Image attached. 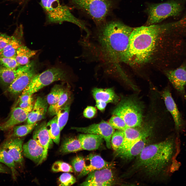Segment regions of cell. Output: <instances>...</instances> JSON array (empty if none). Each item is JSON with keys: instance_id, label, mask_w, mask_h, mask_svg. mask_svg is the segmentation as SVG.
Here are the masks:
<instances>
[{"instance_id": "obj_1", "label": "cell", "mask_w": 186, "mask_h": 186, "mask_svg": "<svg viewBox=\"0 0 186 186\" xmlns=\"http://www.w3.org/2000/svg\"><path fill=\"white\" fill-rule=\"evenodd\" d=\"M177 26L175 21L134 28L123 62L137 66L150 62L158 50L160 43L163 41L162 38L172 33Z\"/></svg>"}, {"instance_id": "obj_2", "label": "cell", "mask_w": 186, "mask_h": 186, "mask_svg": "<svg viewBox=\"0 0 186 186\" xmlns=\"http://www.w3.org/2000/svg\"><path fill=\"white\" fill-rule=\"evenodd\" d=\"M96 35L98 48L105 61L116 66L123 62L134 28L120 22L112 21L99 26Z\"/></svg>"}, {"instance_id": "obj_3", "label": "cell", "mask_w": 186, "mask_h": 186, "mask_svg": "<svg viewBox=\"0 0 186 186\" xmlns=\"http://www.w3.org/2000/svg\"><path fill=\"white\" fill-rule=\"evenodd\" d=\"M179 136L145 146L138 156L135 167L151 176L157 175L171 164L179 167L176 158L179 151Z\"/></svg>"}, {"instance_id": "obj_4", "label": "cell", "mask_w": 186, "mask_h": 186, "mask_svg": "<svg viewBox=\"0 0 186 186\" xmlns=\"http://www.w3.org/2000/svg\"><path fill=\"white\" fill-rule=\"evenodd\" d=\"M40 3L46 13L48 23H72L84 30L87 33V37L89 36V31L84 23L75 17L68 7L61 4L59 0H40Z\"/></svg>"}, {"instance_id": "obj_5", "label": "cell", "mask_w": 186, "mask_h": 186, "mask_svg": "<svg viewBox=\"0 0 186 186\" xmlns=\"http://www.w3.org/2000/svg\"><path fill=\"white\" fill-rule=\"evenodd\" d=\"M186 0H169L150 5L147 9L149 26L160 22L170 17H177L184 9Z\"/></svg>"}, {"instance_id": "obj_6", "label": "cell", "mask_w": 186, "mask_h": 186, "mask_svg": "<svg viewBox=\"0 0 186 186\" xmlns=\"http://www.w3.org/2000/svg\"><path fill=\"white\" fill-rule=\"evenodd\" d=\"M143 106L136 99L130 98L122 99L112 112L122 118L129 127L141 126L143 120Z\"/></svg>"}, {"instance_id": "obj_7", "label": "cell", "mask_w": 186, "mask_h": 186, "mask_svg": "<svg viewBox=\"0 0 186 186\" xmlns=\"http://www.w3.org/2000/svg\"><path fill=\"white\" fill-rule=\"evenodd\" d=\"M73 5L88 14L97 25L103 23L113 7L111 0H71Z\"/></svg>"}, {"instance_id": "obj_8", "label": "cell", "mask_w": 186, "mask_h": 186, "mask_svg": "<svg viewBox=\"0 0 186 186\" xmlns=\"http://www.w3.org/2000/svg\"><path fill=\"white\" fill-rule=\"evenodd\" d=\"M67 78L66 73L62 69L56 67L49 69L40 73L36 74L22 94L32 95L53 82L66 81Z\"/></svg>"}, {"instance_id": "obj_9", "label": "cell", "mask_w": 186, "mask_h": 186, "mask_svg": "<svg viewBox=\"0 0 186 186\" xmlns=\"http://www.w3.org/2000/svg\"><path fill=\"white\" fill-rule=\"evenodd\" d=\"M33 62H29L17 69L18 75L5 91L10 98L16 97L27 88L33 77L36 74Z\"/></svg>"}, {"instance_id": "obj_10", "label": "cell", "mask_w": 186, "mask_h": 186, "mask_svg": "<svg viewBox=\"0 0 186 186\" xmlns=\"http://www.w3.org/2000/svg\"><path fill=\"white\" fill-rule=\"evenodd\" d=\"M161 95L166 108L173 118L176 133L179 136V134L184 129L186 126V122L179 110L172 97L169 88L167 87L164 89L162 92Z\"/></svg>"}, {"instance_id": "obj_11", "label": "cell", "mask_w": 186, "mask_h": 186, "mask_svg": "<svg viewBox=\"0 0 186 186\" xmlns=\"http://www.w3.org/2000/svg\"><path fill=\"white\" fill-rule=\"evenodd\" d=\"M71 129L83 133L100 135L104 138L107 148L110 149L111 147V140L115 131V129L106 121L103 120L98 123L93 124L87 127H72Z\"/></svg>"}, {"instance_id": "obj_12", "label": "cell", "mask_w": 186, "mask_h": 186, "mask_svg": "<svg viewBox=\"0 0 186 186\" xmlns=\"http://www.w3.org/2000/svg\"><path fill=\"white\" fill-rule=\"evenodd\" d=\"M112 168H106L89 173L81 186H110L114 184V176Z\"/></svg>"}, {"instance_id": "obj_13", "label": "cell", "mask_w": 186, "mask_h": 186, "mask_svg": "<svg viewBox=\"0 0 186 186\" xmlns=\"http://www.w3.org/2000/svg\"><path fill=\"white\" fill-rule=\"evenodd\" d=\"M165 73L178 93L186 100V60L177 68L167 70Z\"/></svg>"}, {"instance_id": "obj_14", "label": "cell", "mask_w": 186, "mask_h": 186, "mask_svg": "<svg viewBox=\"0 0 186 186\" xmlns=\"http://www.w3.org/2000/svg\"><path fill=\"white\" fill-rule=\"evenodd\" d=\"M152 128L151 125L148 124L136 127H128L123 131L125 137L123 146L129 149L142 138H147L151 134Z\"/></svg>"}, {"instance_id": "obj_15", "label": "cell", "mask_w": 186, "mask_h": 186, "mask_svg": "<svg viewBox=\"0 0 186 186\" xmlns=\"http://www.w3.org/2000/svg\"><path fill=\"white\" fill-rule=\"evenodd\" d=\"M23 139L21 137H9L0 145V147L5 150L12 157L16 165H22Z\"/></svg>"}, {"instance_id": "obj_16", "label": "cell", "mask_w": 186, "mask_h": 186, "mask_svg": "<svg viewBox=\"0 0 186 186\" xmlns=\"http://www.w3.org/2000/svg\"><path fill=\"white\" fill-rule=\"evenodd\" d=\"M33 106L32 104L25 108L18 106L12 107L9 118L0 124V131H7L17 125L26 121Z\"/></svg>"}, {"instance_id": "obj_17", "label": "cell", "mask_w": 186, "mask_h": 186, "mask_svg": "<svg viewBox=\"0 0 186 186\" xmlns=\"http://www.w3.org/2000/svg\"><path fill=\"white\" fill-rule=\"evenodd\" d=\"M23 154L26 157L38 165L41 163L44 154V148L34 139H31L23 145Z\"/></svg>"}, {"instance_id": "obj_18", "label": "cell", "mask_w": 186, "mask_h": 186, "mask_svg": "<svg viewBox=\"0 0 186 186\" xmlns=\"http://www.w3.org/2000/svg\"><path fill=\"white\" fill-rule=\"evenodd\" d=\"M46 124L45 121H43L38 125L35 127L33 134V139L44 149L42 161L47 157L48 149L52 141L46 128Z\"/></svg>"}, {"instance_id": "obj_19", "label": "cell", "mask_w": 186, "mask_h": 186, "mask_svg": "<svg viewBox=\"0 0 186 186\" xmlns=\"http://www.w3.org/2000/svg\"><path fill=\"white\" fill-rule=\"evenodd\" d=\"M89 164L86 165L82 171L78 175L79 178L83 177L95 171L106 168H112L114 165L111 162L105 160L100 156L91 153L86 157Z\"/></svg>"}, {"instance_id": "obj_20", "label": "cell", "mask_w": 186, "mask_h": 186, "mask_svg": "<svg viewBox=\"0 0 186 186\" xmlns=\"http://www.w3.org/2000/svg\"><path fill=\"white\" fill-rule=\"evenodd\" d=\"M23 33L22 26L20 25L12 36L10 41L0 52V57H15L17 49L22 45L20 39Z\"/></svg>"}, {"instance_id": "obj_21", "label": "cell", "mask_w": 186, "mask_h": 186, "mask_svg": "<svg viewBox=\"0 0 186 186\" xmlns=\"http://www.w3.org/2000/svg\"><path fill=\"white\" fill-rule=\"evenodd\" d=\"M48 104L44 98L37 97L32 110L28 114L27 120V123H34L43 119L47 111Z\"/></svg>"}, {"instance_id": "obj_22", "label": "cell", "mask_w": 186, "mask_h": 186, "mask_svg": "<svg viewBox=\"0 0 186 186\" xmlns=\"http://www.w3.org/2000/svg\"><path fill=\"white\" fill-rule=\"evenodd\" d=\"M78 138L80 142L83 150H87L98 149L104 140L100 135L90 134H80Z\"/></svg>"}, {"instance_id": "obj_23", "label": "cell", "mask_w": 186, "mask_h": 186, "mask_svg": "<svg viewBox=\"0 0 186 186\" xmlns=\"http://www.w3.org/2000/svg\"><path fill=\"white\" fill-rule=\"evenodd\" d=\"M92 94L96 101L100 100L106 103H117L119 97L112 88L102 89L95 88L92 90Z\"/></svg>"}, {"instance_id": "obj_24", "label": "cell", "mask_w": 186, "mask_h": 186, "mask_svg": "<svg viewBox=\"0 0 186 186\" xmlns=\"http://www.w3.org/2000/svg\"><path fill=\"white\" fill-rule=\"evenodd\" d=\"M18 75L17 69L8 68L0 65V86L5 91Z\"/></svg>"}, {"instance_id": "obj_25", "label": "cell", "mask_w": 186, "mask_h": 186, "mask_svg": "<svg viewBox=\"0 0 186 186\" xmlns=\"http://www.w3.org/2000/svg\"><path fill=\"white\" fill-rule=\"evenodd\" d=\"M38 51L32 50L22 45L17 49L15 57L20 66L24 65L29 62L30 58L35 55Z\"/></svg>"}, {"instance_id": "obj_26", "label": "cell", "mask_w": 186, "mask_h": 186, "mask_svg": "<svg viewBox=\"0 0 186 186\" xmlns=\"http://www.w3.org/2000/svg\"><path fill=\"white\" fill-rule=\"evenodd\" d=\"M147 138L141 140L129 149L118 155L117 157L126 160H130L138 156L145 146Z\"/></svg>"}, {"instance_id": "obj_27", "label": "cell", "mask_w": 186, "mask_h": 186, "mask_svg": "<svg viewBox=\"0 0 186 186\" xmlns=\"http://www.w3.org/2000/svg\"><path fill=\"white\" fill-rule=\"evenodd\" d=\"M81 143L78 138L70 137L66 139L63 142L60 151L63 154L75 152L82 150Z\"/></svg>"}, {"instance_id": "obj_28", "label": "cell", "mask_w": 186, "mask_h": 186, "mask_svg": "<svg viewBox=\"0 0 186 186\" xmlns=\"http://www.w3.org/2000/svg\"><path fill=\"white\" fill-rule=\"evenodd\" d=\"M36 122L15 126L10 129L6 137H22L30 133L35 128Z\"/></svg>"}, {"instance_id": "obj_29", "label": "cell", "mask_w": 186, "mask_h": 186, "mask_svg": "<svg viewBox=\"0 0 186 186\" xmlns=\"http://www.w3.org/2000/svg\"><path fill=\"white\" fill-rule=\"evenodd\" d=\"M0 163L8 167L13 179L16 180L17 174L16 165L13 158L4 149L0 147Z\"/></svg>"}, {"instance_id": "obj_30", "label": "cell", "mask_w": 186, "mask_h": 186, "mask_svg": "<svg viewBox=\"0 0 186 186\" xmlns=\"http://www.w3.org/2000/svg\"><path fill=\"white\" fill-rule=\"evenodd\" d=\"M46 127L52 140L55 143L59 144L61 130L58 123L56 115L46 124Z\"/></svg>"}, {"instance_id": "obj_31", "label": "cell", "mask_w": 186, "mask_h": 186, "mask_svg": "<svg viewBox=\"0 0 186 186\" xmlns=\"http://www.w3.org/2000/svg\"><path fill=\"white\" fill-rule=\"evenodd\" d=\"M71 105L70 100H68L58 111L56 115L61 131L66 124L68 119Z\"/></svg>"}, {"instance_id": "obj_32", "label": "cell", "mask_w": 186, "mask_h": 186, "mask_svg": "<svg viewBox=\"0 0 186 186\" xmlns=\"http://www.w3.org/2000/svg\"><path fill=\"white\" fill-rule=\"evenodd\" d=\"M70 95V92L68 89L65 88L58 101L55 104L50 105L48 109L49 114L51 116L56 115L59 109L68 100Z\"/></svg>"}, {"instance_id": "obj_33", "label": "cell", "mask_w": 186, "mask_h": 186, "mask_svg": "<svg viewBox=\"0 0 186 186\" xmlns=\"http://www.w3.org/2000/svg\"><path fill=\"white\" fill-rule=\"evenodd\" d=\"M65 88L61 85L56 84L53 86L46 98L47 101L50 105L55 104L58 101Z\"/></svg>"}, {"instance_id": "obj_34", "label": "cell", "mask_w": 186, "mask_h": 186, "mask_svg": "<svg viewBox=\"0 0 186 186\" xmlns=\"http://www.w3.org/2000/svg\"><path fill=\"white\" fill-rule=\"evenodd\" d=\"M125 137L123 131L119 130L114 132L111 137V144L114 151H117L121 146L124 140Z\"/></svg>"}, {"instance_id": "obj_35", "label": "cell", "mask_w": 186, "mask_h": 186, "mask_svg": "<svg viewBox=\"0 0 186 186\" xmlns=\"http://www.w3.org/2000/svg\"><path fill=\"white\" fill-rule=\"evenodd\" d=\"M108 122L113 128L118 130L124 131L128 127L122 118L115 115L111 117Z\"/></svg>"}, {"instance_id": "obj_36", "label": "cell", "mask_w": 186, "mask_h": 186, "mask_svg": "<svg viewBox=\"0 0 186 186\" xmlns=\"http://www.w3.org/2000/svg\"><path fill=\"white\" fill-rule=\"evenodd\" d=\"M52 170L55 172H73V168L70 165L60 161H56L54 163L52 167Z\"/></svg>"}, {"instance_id": "obj_37", "label": "cell", "mask_w": 186, "mask_h": 186, "mask_svg": "<svg viewBox=\"0 0 186 186\" xmlns=\"http://www.w3.org/2000/svg\"><path fill=\"white\" fill-rule=\"evenodd\" d=\"M76 182L75 178L71 174L66 172L61 174L58 180L59 186H70Z\"/></svg>"}, {"instance_id": "obj_38", "label": "cell", "mask_w": 186, "mask_h": 186, "mask_svg": "<svg viewBox=\"0 0 186 186\" xmlns=\"http://www.w3.org/2000/svg\"><path fill=\"white\" fill-rule=\"evenodd\" d=\"M72 164L74 171L80 173L86 166L84 159L81 156L74 157L72 161Z\"/></svg>"}, {"instance_id": "obj_39", "label": "cell", "mask_w": 186, "mask_h": 186, "mask_svg": "<svg viewBox=\"0 0 186 186\" xmlns=\"http://www.w3.org/2000/svg\"><path fill=\"white\" fill-rule=\"evenodd\" d=\"M0 65L12 69H17L20 66L15 57H0Z\"/></svg>"}, {"instance_id": "obj_40", "label": "cell", "mask_w": 186, "mask_h": 186, "mask_svg": "<svg viewBox=\"0 0 186 186\" xmlns=\"http://www.w3.org/2000/svg\"><path fill=\"white\" fill-rule=\"evenodd\" d=\"M12 36L0 33V52L10 40Z\"/></svg>"}, {"instance_id": "obj_41", "label": "cell", "mask_w": 186, "mask_h": 186, "mask_svg": "<svg viewBox=\"0 0 186 186\" xmlns=\"http://www.w3.org/2000/svg\"><path fill=\"white\" fill-rule=\"evenodd\" d=\"M97 113V110L94 107L88 106L84 110L83 114L87 118H91L94 117Z\"/></svg>"}, {"instance_id": "obj_42", "label": "cell", "mask_w": 186, "mask_h": 186, "mask_svg": "<svg viewBox=\"0 0 186 186\" xmlns=\"http://www.w3.org/2000/svg\"><path fill=\"white\" fill-rule=\"evenodd\" d=\"M96 106L101 111H103L106 106L107 103L100 100H96Z\"/></svg>"}, {"instance_id": "obj_43", "label": "cell", "mask_w": 186, "mask_h": 186, "mask_svg": "<svg viewBox=\"0 0 186 186\" xmlns=\"http://www.w3.org/2000/svg\"><path fill=\"white\" fill-rule=\"evenodd\" d=\"M0 173L11 174L10 169L4 164L0 163Z\"/></svg>"}]
</instances>
